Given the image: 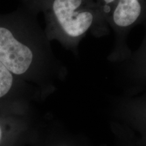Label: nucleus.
Returning <instances> with one entry per match:
<instances>
[{
    "instance_id": "1",
    "label": "nucleus",
    "mask_w": 146,
    "mask_h": 146,
    "mask_svg": "<svg viewBox=\"0 0 146 146\" xmlns=\"http://www.w3.org/2000/svg\"><path fill=\"white\" fill-rule=\"evenodd\" d=\"M50 22L52 36L75 54L87 34L101 37L107 35L110 31L98 7L85 0H54Z\"/></svg>"
},
{
    "instance_id": "2",
    "label": "nucleus",
    "mask_w": 146,
    "mask_h": 146,
    "mask_svg": "<svg viewBox=\"0 0 146 146\" xmlns=\"http://www.w3.org/2000/svg\"><path fill=\"white\" fill-rule=\"evenodd\" d=\"M112 112L113 120L130 128L146 141V85L116 98Z\"/></svg>"
},
{
    "instance_id": "3",
    "label": "nucleus",
    "mask_w": 146,
    "mask_h": 146,
    "mask_svg": "<svg viewBox=\"0 0 146 146\" xmlns=\"http://www.w3.org/2000/svg\"><path fill=\"white\" fill-rule=\"evenodd\" d=\"M34 47L20 41L9 29L0 27V62L12 74L23 75L34 70L36 61L41 59V54Z\"/></svg>"
},
{
    "instance_id": "4",
    "label": "nucleus",
    "mask_w": 146,
    "mask_h": 146,
    "mask_svg": "<svg viewBox=\"0 0 146 146\" xmlns=\"http://www.w3.org/2000/svg\"><path fill=\"white\" fill-rule=\"evenodd\" d=\"M27 146H100L52 118L36 121Z\"/></svg>"
},
{
    "instance_id": "5",
    "label": "nucleus",
    "mask_w": 146,
    "mask_h": 146,
    "mask_svg": "<svg viewBox=\"0 0 146 146\" xmlns=\"http://www.w3.org/2000/svg\"><path fill=\"white\" fill-rule=\"evenodd\" d=\"M35 121L29 112L0 110V146H27Z\"/></svg>"
},
{
    "instance_id": "6",
    "label": "nucleus",
    "mask_w": 146,
    "mask_h": 146,
    "mask_svg": "<svg viewBox=\"0 0 146 146\" xmlns=\"http://www.w3.org/2000/svg\"><path fill=\"white\" fill-rule=\"evenodd\" d=\"M144 25L145 33L139 47L122 63L124 76L131 85L127 91L146 85V23Z\"/></svg>"
},
{
    "instance_id": "7",
    "label": "nucleus",
    "mask_w": 146,
    "mask_h": 146,
    "mask_svg": "<svg viewBox=\"0 0 146 146\" xmlns=\"http://www.w3.org/2000/svg\"><path fill=\"white\" fill-rule=\"evenodd\" d=\"M110 131L112 137L110 146H146V141L130 128L117 121L111 122Z\"/></svg>"
},
{
    "instance_id": "8",
    "label": "nucleus",
    "mask_w": 146,
    "mask_h": 146,
    "mask_svg": "<svg viewBox=\"0 0 146 146\" xmlns=\"http://www.w3.org/2000/svg\"><path fill=\"white\" fill-rule=\"evenodd\" d=\"M14 78L12 73L0 62V103L13 96Z\"/></svg>"
}]
</instances>
